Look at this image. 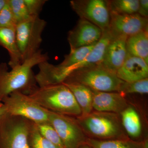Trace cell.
I'll return each instance as SVG.
<instances>
[{
  "instance_id": "cell-30",
  "label": "cell",
  "mask_w": 148,
  "mask_h": 148,
  "mask_svg": "<svg viewBox=\"0 0 148 148\" xmlns=\"http://www.w3.org/2000/svg\"><path fill=\"white\" fill-rule=\"evenodd\" d=\"M6 110L2 102H0V117L6 113Z\"/></svg>"
},
{
  "instance_id": "cell-29",
  "label": "cell",
  "mask_w": 148,
  "mask_h": 148,
  "mask_svg": "<svg viewBox=\"0 0 148 148\" xmlns=\"http://www.w3.org/2000/svg\"><path fill=\"white\" fill-rule=\"evenodd\" d=\"M137 13L143 17L148 18V0H139V8Z\"/></svg>"
},
{
  "instance_id": "cell-4",
  "label": "cell",
  "mask_w": 148,
  "mask_h": 148,
  "mask_svg": "<svg viewBox=\"0 0 148 148\" xmlns=\"http://www.w3.org/2000/svg\"><path fill=\"white\" fill-rule=\"evenodd\" d=\"M123 82L116 74L97 64L74 71L62 83L79 84L98 92H118Z\"/></svg>"
},
{
  "instance_id": "cell-26",
  "label": "cell",
  "mask_w": 148,
  "mask_h": 148,
  "mask_svg": "<svg viewBox=\"0 0 148 148\" xmlns=\"http://www.w3.org/2000/svg\"><path fill=\"white\" fill-rule=\"evenodd\" d=\"M30 143L32 148H62L42 136L38 131L34 123L30 133Z\"/></svg>"
},
{
  "instance_id": "cell-25",
  "label": "cell",
  "mask_w": 148,
  "mask_h": 148,
  "mask_svg": "<svg viewBox=\"0 0 148 148\" xmlns=\"http://www.w3.org/2000/svg\"><path fill=\"white\" fill-rule=\"evenodd\" d=\"M35 124L38 131L44 138L56 145L64 148L58 133L49 122Z\"/></svg>"
},
{
  "instance_id": "cell-1",
  "label": "cell",
  "mask_w": 148,
  "mask_h": 148,
  "mask_svg": "<svg viewBox=\"0 0 148 148\" xmlns=\"http://www.w3.org/2000/svg\"><path fill=\"white\" fill-rule=\"evenodd\" d=\"M49 59L47 53L40 50L31 58L9 70L8 64H0V102L15 91L28 94L37 86L33 67Z\"/></svg>"
},
{
  "instance_id": "cell-24",
  "label": "cell",
  "mask_w": 148,
  "mask_h": 148,
  "mask_svg": "<svg viewBox=\"0 0 148 148\" xmlns=\"http://www.w3.org/2000/svg\"><path fill=\"white\" fill-rule=\"evenodd\" d=\"M16 24L31 17L29 15L24 0H8Z\"/></svg>"
},
{
  "instance_id": "cell-21",
  "label": "cell",
  "mask_w": 148,
  "mask_h": 148,
  "mask_svg": "<svg viewBox=\"0 0 148 148\" xmlns=\"http://www.w3.org/2000/svg\"><path fill=\"white\" fill-rule=\"evenodd\" d=\"M96 44L71 49L69 54L65 56L64 60L61 63L56 66L54 65L56 69L63 70L78 64L88 55Z\"/></svg>"
},
{
  "instance_id": "cell-10",
  "label": "cell",
  "mask_w": 148,
  "mask_h": 148,
  "mask_svg": "<svg viewBox=\"0 0 148 148\" xmlns=\"http://www.w3.org/2000/svg\"><path fill=\"white\" fill-rule=\"evenodd\" d=\"M112 38L108 30L103 32L101 38L88 55L82 61L70 68L57 70L54 65L51 64L47 70L51 80L55 84L61 83L69 74L74 71L100 64L103 60L106 48Z\"/></svg>"
},
{
  "instance_id": "cell-6",
  "label": "cell",
  "mask_w": 148,
  "mask_h": 148,
  "mask_svg": "<svg viewBox=\"0 0 148 148\" xmlns=\"http://www.w3.org/2000/svg\"><path fill=\"white\" fill-rule=\"evenodd\" d=\"M46 25V21L40 16H31L16 24V42L22 63L40 50V48L42 41V35Z\"/></svg>"
},
{
  "instance_id": "cell-31",
  "label": "cell",
  "mask_w": 148,
  "mask_h": 148,
  "mask_svg": "<svg viewBox=\"0 0 148 148\" xmlns=\"http://www.w3.org/2000/svg\"><path fill=\"white\" fill-rule=\"evenodd\" d=\"M7 0H0V12L5 5Z\"/></svg>"
},
{
  "instance_id": "cell-17",
  "label": "cell",
  "mask_w": 148,
  "mask_h": 148,
  "mask_svg": "<svg viewBox=\"0 0 148 148\" xmlns=\"http://www.w3.org/2000/svg\"><path fill=\"white\" fill-rule=\"evenodd\" d=\"M0 45L8 51L11 69L22 63L21 54L16 42L15 29L0 28Z\"/></svg>"
},
{
  "instance_id": "cell-19",
  "label": "cell",
  "mask_w": 148,
  "mask_h": 148,
  "mask_svg": "<svg viewBox=\"0 0 148 148\" xmlns=\"http://www.w3.org/2000/svg\"><path fill=\"white\" fill-rule=\"evenodd\" d=\"M127 53L142 58L148 64V29L127 38Z\"/></svg>"
},
{
  "instance_id": "cell-12",
  "label": "cell",
  "mask_w": 148,
  "mask_h": 148,
  "mask_svg": "<svg viewBox=\"0 0 148 148\" xmlns=\"http://www.w3.org/2000/svg\"><path fill=\"white\" fill-rule=\"evenodd\" d=\"M103 32L96 25L80 18L76 25L68 33L71 50L96 44L101 38Z\"/></svg>"
},
{
  "instance_id": "cell-20",
  "label": "cell",
  "mask_w": 148,
  "mask_h": 148,
  "mask_svg": "<svg viewBox=\"0 0 148 148\" xmlns=\"http://www.w3.org/2000/svg\"><path fill=\"white\" fill-rule=\"evenodd\" d=\"M86 143L92 148H148V139L136 141L130 139L100 140L87 138Z\"/></svg>"
},
{
  "instance_id": "cell-11",
  "label": "cell",
  "mask_w": 148,
  "mask_h": 148,
  "mask_svg": "<svg viewBox=\"0 0 148 148\" xmlns=\"http://www.w3.org/2000/svg\"><path fill=\"white\" fill-rule=\"evenodd\" d=\"M147 29L148 18L138 13L119 14L110 13L108 31L113 38H128Z\"/></svg>"
},
{
  "instance_id": "cell-27",
  "label": "cell",
  "mask_w": 148,
  "mask_h": 148,
  "mask_svg": "<svg viewBox=\"0 0 148 148\" xmlns=\"http://www.w3.org/2000/svg\"><path fill=\"white\" fill-rule=\"evenodd\" d=\"M16 25V21L7 0L0 12V28L15 29Z\"/></svg>"
},
{
  "instance_id": "cell-5",
  "label": "cell",
  "mask_w": 148,
  "mask_h": 148,
  "mask_svg": "<svg viewBox=\"0 0 148 148\" xmlns=\"http://www.w3.org/2000/svg\"><path fill=\"white\" fill-rule=\"evenodd\" d=\"M34 123L6 113L0 117V148H32L30 135Z\"/></svg>"
},
{
  "instance_id": "cell-8",
  "label": "cell",
  "mask_w": 148,
  "mask_h": 148,
  "mask_svg": "<svg viewBox=\"0 0 148 148\" xmlns=\"http://www.w3.org/2000/svg\"><path fill=\"white\" fill-rule=\"evenodd\" d=\"M49 121L55 128L64 148H79L87 138L76 118L49 111Z\"/></svg>"
},
{
  "instance_id": "cell-15",
  "label": "cell",
  "mask_w": 148,
  "mask_h": 148,
  "mask_svg": "<svg viewBox=\"0 0 148 148\" xmlns=\"http://www.w3.org/2000/svg\"><path fill=\"white\" fill-rule=\"evenodd\" d=\"M93 92V110L120 114L129 105L126 96L119 92L95 91Z\"/></svg>"
},
{
  "instance_id": "cell-23",
  "label": "cell",
  "mask_w": 148,
  "mask_h": 148,
  "mask_svg": "<svg viewBox=\"0 0 148 148\" xmlns=\"http://www.w3.org/2000/svg\"><path fill=\"white\" fill-rule=\"evenodd\" d=\"M118 92L125 96L128 94H147L148 78L132 82H123Z\"/></svg>"
},
{
  "instance_id": "cell-7",
  "label": "cell",
  "mask_w": 148,
  "mask_h": 148,
  "mask_svg": "<svg viewBox=\"0 0 148 148\" xmlns=\"http://www.w3.org/2000/svg\"><path fill=\"white\" fill-rule=\"evenodd\" d=\"M6 113L21 117L36 124L48 122L49 111L41 107L29 95L20 91L12 92L2 100Z\"/></svg>"
},
{
  "instance_id": "cell-14",
  "label": "cell",
  "mask_w": 148,
  "mask_h": 148,
  "mask_svg": "<svg viewBox=\"0 0 148 148\" xmlns=\"http://www.w3.org/2000/svg\"><path fill=\"white\" fill-rule=\"evenodd\" d=\"M127 38L125 36L112 38L106 48L103 60L98 64L116 74L127 56L126 41Z\"/></svg>"
},
{
  "instance_id": "cell-32",
  "label": "cell",
  "mask_w": 148,
  "mask_h": 148,
  "mask_svg": "<svg viewBox=\"0 0 148 148\" xmlns=\"http://www.w3.org/2000/svg\"><path fill=\"white\" fill-rule=\"evenodd\" d=\"M79 148H92L91 146L88 145L87 143H85L83 145H82L81 146H80L79 147Z\"/></svg>"
},
{
  "instance_id": "cell-9",
  "label": "cell",
  "mask_w": 148,
  "mask_h": 148,
  "mask_svg": "<svg viewBox=\"0 0 148 148\" xmlns=\"http://www.w3.org/2000/svg\"><path fill=\"white\" fill-rule=\"evenodd\" d=\"M70 5L80 18L91 22L103 32L108 30L110 13L108 1L72 0Z\"/></svg>"
},
{
  "instance_id": "cell-2",
  "label": "cell",
  "mask_w": 148,
  "mask_h": 148,
  "mask_svg": "<svg viewBox=\"0 0 148 148\" xmlns=\"http://www.w3.org/2000/svg\"><path fill=\"white\" fill-rule=\"evenodd\" d=\"M28 95L42 108L52 112L77 118L82 112L70 89L63 83L37 86Z\"/></svg>"
},
{
  "instance_id": "cell-22",
  "label": "cell",
  "mask_w": 148,
  "mask_h": 148,
  "mask_svg": "<svg viewBox=\"0 0 148 148\" xmlns=\"http://www.w3.org/2000/svg\"><path fill=\"white\" fill-rule=\"evenodd\" d=\"M110 13L132 14L138 13L139 0L108 1Z\"/></svg>"
},
{
  "instance_id": "cell-18",
  "label": "cell",
  "mask_w": 148,
  "mask_h": 148,
  "mask_svg": "<svg viewBox=\"0 0 148 148\" xmlns=\"http://www.w3.org/2000/svg\"><path fill=\"white\" fill-rule=\"evenodd\" d=\"M73 93L82 112V115L90 113L93 110V92L83 85L75 83H64Z\"/></svg>"
},
{
  "instance_id": "cell-3",
  "label": "cell",
  "mask_w": 148,
  "mask_h": 148,
  "mask_svg": "<svg viewBox=\"0 0 148 148\" xmlns=\"http://www.w3.org/2000/svg\"><path fill=\"white\" fill-rule=\"evenodd\" d=\"M76 119L88 138L100 140L130 139L119 114L93 110Z\"/></svg>"
},
{
  "instance_id": "cell-13",
  "label": "cell",
  "mask_w": 148,
  "mask_h": 148,
  "mask_svg": "<svg viewBox=\"0 0 148 148\" xmlns=\"http://www.w3.org/2000/svg\"><path fill=\"white\" fill-rule=\"evenodd\" d=\"M129 102V105L119 114L125 131L128 138L136 141L147 140L143 135L144 126L147 123V118L142 114L138 106Z\"/></svg>"
},
{
  "instance_id": "cell-16",
  "label": "cell",
  "mask_w": 148,
  "mask_h": 148,
  "mask_svg": "<svg viewBox=\"0 0 148 148\" xmlns=\"http://www.w3.org/2000/svg\"><path fill=\"white\" fill-rule=\"evenodd\" d=\"M125 82H132L148 78V64L142 58L127 53L125 61L116 73Z\"/></svg>"
},
{
  "instance_id": "cell-28",
  "label": "cell",
  "mask_w": 148,
  "mask_h": 148,
  "mask_svg": "<svg viewBox=\"0 0 148 148\" xmlns=\"http://www.w3.org/2000/svg\"><path fill=\"white\" fill-rule=\"evenodd\" d=\"M47 0H24L29 15L31 16H39Z\"/></svg>"
}]
</instances>
